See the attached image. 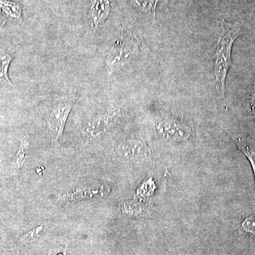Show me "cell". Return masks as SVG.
I'll list each match as a JSON object with an SVG mask.
<instances>
[{
  "mask_svg": "<svg viewBox=\"0 0 255 255\" xmlns=\"http://www.w3.org/2000/svg\"><path fill=\"white\" fill-rule=\"evenodd\" d=\"M219 12L220 30L214 55L215 85L218 97L223 100L226 90V79L231 63V51L233 43L241 34L239 23H228Z\"/></svg>",
  "mask_w": 255,
  "mask_h": 255,
  "instance_id": "6da1fadb",
  "label": "cell"
},
{
  "mask_svg": "<svg viewBox=\"0 0 255 255\" xmlns=\"http://www.w3.org/2000/svg\"><path fill=\"white\" fill-rule=\"evenodd\" d=\"M74 102L75 96L73 94L60 96L55 100L47 117V133L55 148H58L60 145L65 124L73 109Z\"/></svg>",
  "mask_w": 255,
  "mask_h": 255,
  "instance_id": "7a4b0ae2",
  "label": "cell"
},
{
  "mask_svg": "<svg viewBox=\"0 0 255 255\" xmlns=\"http://www.w3.org/2000/svg\"><path fill=\"white\" fill-rule=\"evenodd\" d=\"M139 48L136 41L130 34H123L111 47L107 58L106 68L109 76L134 59L138 54Z\"/></svg>",
  "mask_w": 255,
  "mask_h": 255,
  "instance_id": "3957f363",
  "label": "cell"
},
{
  "mask_svg": "<svg viewBox=\"0 0 255 255\" xmlns=\"http://www.w3.org/2000/svg\"><path fill=\"white\" fill-rule=\"evenodd\" d=\"M120 113L119 109H111L104 112L96 114L87 121L81 129V136L84 145H90L98 138L114 123Z\"/></svg>",
  "mask_w": 255,
  "mask_h": 255,
  "instance_id": "277c9868",
  "label": "cell"
},
{
  "mask_svg": "<svg viewBox=\"0 0 255 255\" xmlns=\"http://www.w3.org/2000/svg\"><path fill=\"white\" fill-rule=\"evenodd\" d=\"M115 155L126 162H142L150 158L151 151L142 139L130 137L119 144L115 149Z\"/></svg>",
  "mask_w": 255,
  "mask_h": 255,
  "instance_id": "5b68a950",
  "label": "cell"
},
{
  "mask_svg": "<svg viewBox=\"0 0 255 255\" xmlns=\"http://www.w3.org/2000/svg\"><path fill=\"white\" fill-rule=\"evenodd\" d=\"M157 131L164 138L172 141H186L191 135V128L184 121L172 116H163L156 124Z\"/></svg>",
  "mask_w": 255,
  "mask_h": 255,
  "instance_id": "8992f818",
  "label": "cell"
},
{
  "mask_svg": "<svg viewBox=\"0 0 255 255\" xmlns=\"http://www.w3.org/2000/svg\"><path fill=\"white\" fill-rule=\"evenodd\" d=\"M110 0H92L90 9V17L92 21V27L96 31L101 23L104 22L110 14Z\"/></svg>",
  "mask_w": 255,
  "mask_h": 255,
  "instance_id": "52a82bcc",
  "label": "cell"
},
{
  "mask_svg": "<svg viewBox=\"0 0 255 255\" xmlns=\"http://www.w3.org/2000/svg\"><path fill=\"white\" fill-rule=\"evenodd\" d=\"M30 147H31V141H30L29 137L27 135H24L21 139L19 147L13 161V167L15 171H19L26 162Z\"/></svg>",
  "mask_w": 255,
  "mask_h": 255,
  "instance_id": "ba28073f",
  "label": "cell"
},
{
  "mask_svg": "<svg viewBox=\"0 0 255 255\" xmlns=\"http://www.w3.org/2000/svg\"><path fill=\"white\" fill-rule=\"evenodd\" d=\"M0 13L6 17L21 20V6L18 3L6 0H0Z\"/></svg>",
  "mask_w": 255,
  "mask_h": 255,
  "instance_id": "9c48e42d",
  "label": "cell"
},
{
  "mask_svg": "<svg viewBox=\"0 0 255 255\" xmlns=\"http://www.w3.org/2000/svg\"><path fill=\"white\" fill-rule=\"evenodd\" d=\"M12 59L13 56L9 53H6L0 55V85L14 86L8 75V70Z\"/></svg>",
  "mask_w": 255,
  "mask_h": 255,
  "instance_id": "30bf717a",
  "label": "cell"
},
{
  "mask_svg": "<svg viewBox=\"0 0 255 255\" xmlns=\"http://www.w3.org/2000/svg\"><path fill=\"white\" fill-rule=\"evenodd\" d=\"M235 143L239 147L245 155L249 159L252 164L253 170H254L255 177V146L251 142L241 137H232Z\"/></svg>",
  "mask_w": 255,
  "mask_h": 255,
  "instance_id": "8fae6325",
  "label": "cell"
},
{
  "mask_svg": "<svg viewBox=\"0 0 255 255\" xmlns=\"http://www.w3.org/2000/svg\"><path fill=\"white\" fill-rule=\"evenodd\" d=\"M139 9L142 10L146 14L155 17V10L159 0H132Z\"/></svg>",
  "mask_w": 255,
  "mask_h": 255,
  "instance_id": "7c38bea8",
  "label": "cell"
},
{
  "mask_svg": "<svg viewBox=\"0 0 255 255\" xmlns=\"http://www.w3.org/2000/svg\"><path fill=\"white\" fill-rule=\"evenodd\" d=\"M44 227L45 225H41V226H38L34 229L28 231L21 238V243H24V244H28V243H32L36 241L41 236V233L44 229Z\"/></svg>",
  "mask_w": 255,
  "mask_h": 255,
  "instance_id": "4fadbf2b",
  "label": "cell"
},
{
  "mask_svg": "<svg viewBox=\"0 0 255 255\" xmlns=\"http://www.w3.org/2000/svg\"><path fill=\"white\" fill-rule=\"evenodd\" d=\"M242 226L247 232L255 233V215L247 218L242 224Z\"/></svg>",
  "mask_w": 255,
  "mask_h": 255,
  "instance_id": "5bb4252c",
  "label": "cell"
},
{
  "mask_svg": "<svg viewBox=\"0 0 255 255\" xmlns=\"http://www.w3.org/2000/svg\"><path fill=\"white\" fill-rule=\"evenodd\" d=\"M251 110L252 115L255 117V93L253 95L251 99Z\"/></svg>",
  "mask_w": 255,
  "mask_h": 255,
  "instance_id": "9a60e30c",
  "label": "cell"
}]
</instances>
